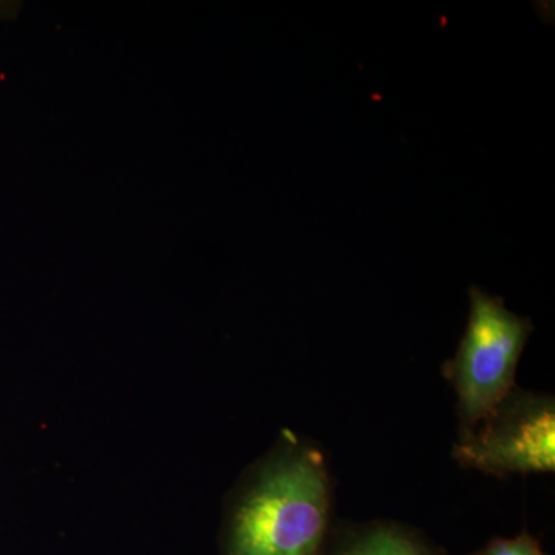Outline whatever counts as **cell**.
Wrapping results in <instances>:
<instances>
[{
    "label": "cell",
    "instance_id": "277c9868",
    "mask_svg": "<svg viewBox=\"0 0 555 555\" xmlns=\"http://www.w3.org/2000/svg\"><path fill=\"white\" fill-rule=\"evenodd\" d=\"M324 555H440L422 537L390 521L353 526Z\"/></svg>",
    "mask_w": 555,
    "mask_h": 555
},
{
    "label": "cell",
    "instance_id": "6da1fadb",
    "mask_svg": "<svg viewBox=\"0 0 555 555\" xmlns=\"http://www.w3.org/2000/svg\"><path fill=\"white\" fill-rule=\"evenodd\" d=\"M331 513L326 455L284 430L230 492L219 555H324Z\"/></svg>",
    "mask_w": 555,
    "mask_h": 555
},
{
    "label": "cell",
    "instance_id": "8992f818",
    "mask_svg": "<svg viewBox=\"0 0 555 555\" xmlns=\"http://www.w3.org/2000/svg\"><path fill=\"white\" fill-rule=\"evenodd\" d=\"M20 2H0V22L10 21L20 13Z\"/></svg>",
    "mask_w": 555,
    "mask_h": 555
},
{
    "label": "cell",
    "instance_id": "7a4b0ae2",
    "mask_svg": "<svg viewBox=\"0 0 555 555\" xmlns=\"http://www.w3.org/2000/svg\"><path fill=\"white\" fill-rule=\"evenodd\" d=\"M470 309L465 334L443 374L456 393L460 437L478 423L516 387L518 361L529 335L531 318L506 309L503 298L469 288Z\"/></svg>",
    "mask_w": 555,
    "mask_h": 555
},
{
    "label": "cell",
    "instance_id": "5b68a950",
    "mask_svg": "<svg viewBox=\"0 0 555 555\" xmlns=\"http://www.w3.org/2000/svg\"><path fill=\"white\" fill-rule=\"evenodd\" d=\"M470 555H547L540 546L539 540L526 529L514 539H494L481 550Z\"/></svg>",
    "mask_w": 555,
    "mask_h": 555
},
{
    "label": "cell",
    "instance_id": "3957f363",
    "mask_svg": "<svg viewBox=\"0 0 555 555\" xmlns=\"http://www.w3.org/2000/svg\"><path fill=\"white\" fill-rule=\"evenodd\" d=\"M452 456L462 467L499 478L554 473V398L514 387L473 433L459 438Z\"/></svg>",
    "mask_w": 555,
    "mask_h": 555
}]
</instances>
